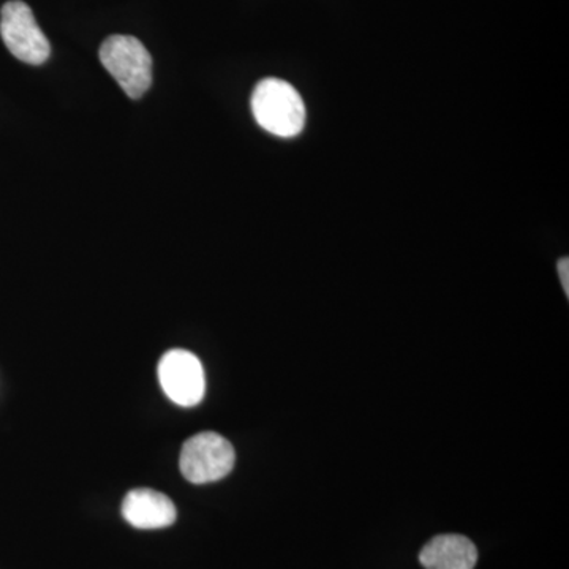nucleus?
<instances>
[{"mask_svg":"<svg viewBox=\"0 0 569 569\" xmlns=\"http://www.w3.org/2000/svg\"><path fill=\"white\" fill-rule=\"evenodd\" d=\"M254 121L266 132L280 138H293L305 130L306 104L290 82L266 78L252 93Z\"/></svg>","mask_w":569,"mask_h":569,"instance_id":"1","label":"nucleus"},{"mask_svg":"<svg viewBox=\"0 0 569 569\" xmlns=\"http://www.w3.org/2000/svg\"><path fill=\"white\" fill-rule=\"evenodd\" d=\"M100 62L130 99H140L152 84V58L132 36H111L99 51Z\"/></svg>","mask_w":569,"mask_h":569,"instance_id":"2","label":"nucleus"},{"mask_svg":"<svg viewBox=\"0 0 569 569\" xmlns=\"http://www.w3.org/2000/svg\"><path fill=\"white\" fill-rule=\"evenodd\" d=\"M236 462L233 445L216 432H201L183 443L179 467L187 481L208 485L231 473Z\"/></svg>","mask_w":569,"mask_h":569,"instance_id":"3","label":"nucleus"},{"mask_svg":"<svg viewBox=\"0 0 569 569\" xmlns=\"http://www.w3.org/2000/svg\"><path fill=\"white\" fill-rule=\"evenodd\" d=\"M0 36L14 58L31 66H41L51 54V44L41 32L31 7L10 0L0 11Z\"/></svg>","mask_w":569,"mask_h":569,"instance_id":"4","label":"nucleus"},{"mask_svg":"<svg viewBox=\"0 0 569 569\" xmlns=\"http://www.w3.org/2000/svg\"><path fill=\"white\" fill-rule=\"evenodd\" d=\"M164 395L181 407H194L203 400L206 378L200 359L186 350H171L159 365Z\"/></svg>","mask_w":569,"mask_h":569,"instance_id":"5","label":"nucleus"},{"mask_svg":"<svg viewBox=\"0 0 569 569\" xmlns=\"http://www.w3.org/2000/svg\"><path fill=\"white\" fill-rule=\"evenodd\" d=\"M122 516L134 529L157 530L173 526L178 512L173 501L164 493L134 489L123 498Z\"/></svg>","mask_w":569,"mask_h":569,"instance_id":"6","label":"nucleus"},{"mask_svg":"<svg viewBox=\"0 0 569 569\" xmlns=\"http://www.w3.org/2000/svg\"><path fill=\"white\" fill-rule=\"evenodd\" d=\"M419 561L426 569H475L478 549L462 535H438L422 548Z\"/></svg>","mask_w":569,"mask_h":569,"instance_id":"7","label":"nucleus"},{"mask_svg":"<svg viewBox=\"0 0 569 569\" xmlns=\"http://www.w3.org/2000/svg\"><path fill=\"white\" fill-rule=\"evenodd\" d=\"M559 276L565 295L569 296V260L567 257L561 258L559 261Z\"/></svg>","mask_w":569,"mask_h":569,"instance_id":"8","label":"nucleus"}]
</instances>
